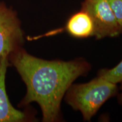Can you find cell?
Segmentation results:
<instances>
[{
  "instance_id": "obj_3",
  "label": "cell",
  "mask_w": 122,
  "mask_h": 122,
  "mask_svg": "<svg viewBox=\"0 0 122 122\" xmlns=\"http://www.w3.org/2000/svg\"><path fill=\"white\" fill-rule=\"evenodd\" d=\"M24 32L16 12L0 1V58L22 48Z\"/></svg>"
},
{
  "instance_id": "obj_6",
  "label": "cell",
  "mask_w": 122,
  "mask_h": 122,
  "mask_svg": "<svg viewBox=\"0 0 122 122\" xmlns=\"http://www.w3.org/2000/svg\"><path fill=\"white\" fill-rule=\"evenodd\" d=\"M65 28L70 35L75 38L84 39L93 36L92 20L86 12L81 10L70 16Z\"/></svg>"
},
{
  "instance_id": "obj_9",
  "label": "cell",
  "mask_w": 122,
  "mask_h": 122,
  "mask_svg": "<svg viewBox=\"0 0 122 122\" xmlns=\"http://www.w3.org/2000/svg\"><path fill=\"white\" fill-rule=\"evenodd\" d=\"M119 86V90L120 91V93H118V102L120 105L122 106V82Z\"/></svg>"
},
{
  "instance_id": "obj_4",
  "label": "cell",
  "mask_w": 122,
  "mask_h": 122,
  "mask_svg": "<svg viewBox=\"0 0 122 122\" xmlns=\"http://www.w3.org/2000/svg\"><path fill=\"white\" fill-rule=\"evenodd\" d=\"M81 10L86 12L92 20L93 36L96 39L117 37L120 35L110 0H84Z\"/></svg>"
},
{
  "instance_id": "obj_8",
  "label": "cell",
  "mask_w": 122,
  "mask_h": 122,
  "mask_svg": "<svg viewBox=\"0 0 122 122\" xmlns=\"http://www.w3.org/2000/svg\"><path fill=\"white\" fill-rule=\"evenodd\" d=\"M110 3L122 34V0H110Z\"/></svg>"
},
{
  "instance_id": "obj_2",
  "label": "cell",
  "mask_w": 122,
  "mask_h": 122,
  "mask_svg": "<svg viewBox=\"0 0 122 122\" xmlns=\"http://www.w3.org/2000/svg\"><path fill=\"white\" fill-rule=\"evenodd\" d=\"M117 84L97 77L85 84H72L65 101L75 110L80 111L85 121H90L107 100L118 93Z\"/></svg>"
},
{
  "instance_id": "obj_7",
  "label": "cell",
  "mask_w": 122,
  "mask_h": 122,
  "mask_svg": "<svg viewBox=\"0 0 122 122\" xmlns=\"http://www.w3.org/2000/svg\"><path fill=\"white\" fill-rule=\"evenodd\" d=\"M98 77L117 84L122 83V61L114 68L100 70L98 74Z\"/></svg>"
},
{
  "instance_id": "obj_5",
  "label": "cell",
  "mask_w": 122,
  "mask_h": 122,
  "mask_svg": "<svg viewBox=\"0 0 122 122\" xmlns=\"http://www.w3.org/2000/svg\"><path fill=\"white\" fill-rule=\"evenodd\" d=\"M9 66L8 57L0 58V122L26 121L28 120V115L14 107L7 95L5 77Z\"/></svg>"
},
{
  "instance_id": "obj_1",
  "label": "cell",
  "mask_w": 122,
  "mask_h": 122,
  "mask_svg": "<svg viewBox=\"0 0 122 122\" xmlns=\"http://www.w3.org/2000/svg\"><path fill=\"white\" fill-rule=\"evenodd\" d=\"M9 61L26 85V94L20 105L37 103L44 122L60 121L61 102L67 91L77 77L87 75L91 68L82 58L44 60L30 54L23 48L11 53Z\"/></svg>"
}]
</instances>
